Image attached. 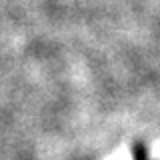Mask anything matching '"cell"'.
<instances>
[{
  "label": "cell",
  "mask_w": 160,
  "mask_h": 160,
  "mask_svg": "<svg viewBox=\"0 0 160 160\" xmlns=\"http://www.w3.org/2000/svg\"><path fill=\"white\" fill-rule=\"evenodd\" d=\"M132 158L134 160H150L148 158V148L144 142H136L132 146Z\"/></svg>",
  "instance_id": "cell-1"
}]
</instances>
